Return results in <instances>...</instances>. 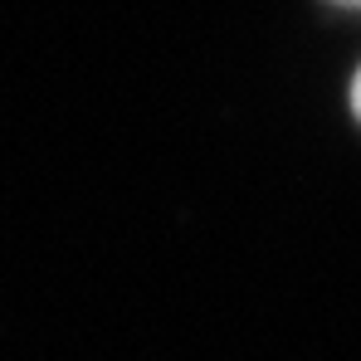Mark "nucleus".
<instances>
[{"mask_svg": "<svg viewBox=\"0 0 361 361\" xmlns=\"http://www.w3.org/2000/svg\"><path fill=\"white\" fill-rule=\"evenodd\" d=\"M342 5H361V0H342Z\"/></svg>", "mask_w": 361, "mask_h": 361, "instance_id": "nucleus-2", "label": "nucleus"}, {"mask_svg": "<svg viewBox=\"0 0 361 361\" xmlns=\"http://www.w3.org/2000/svg\"><path fill=\"white\" fill-rule=\"evenodd\" d=\"M352 108H357V118H361V73H357V83H352Z\"/></svg>", "mask_w": 361, "mask_h": 361, "instance_id": "nucleus-1", "label": "nucleus"}]
</instances>
